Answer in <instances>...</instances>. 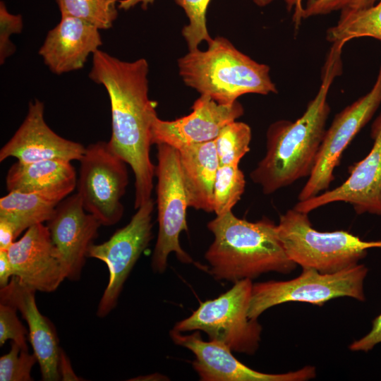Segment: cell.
Masks as SVG:
<instances>
[{
  "instance_id": "cell-1",
  "label": "cell",
  "mask_w": 381,
  "mask_h": 381,
  "mask_svg": "<svg viewBox=\"0 0 381 381\" xmlns=\"http://www.w3.org/2000/svg\"><path fill=\"white\" fill-rule=\"evenodd\" d=\"M147 73L145 59L124 61L99 49L93 54L89 73V78L108 93L111 112L108 143L133 171L136 210L152 198L155 176L150 152L157 104L148 97Z\"/></svg>"
},
{
  "instance_id": "cell-2",
  "label": "cell",
  "mask_w": 381,
  "mask_h": 381,
  "mask_svg": "<svg viewBox=\"0 0 381 381\" xmlns=\"http://www.w3.org/2000/svg\"><path fill=\"white\" fill-rule=\"evenodd\" d=\"M321 72V84L303 115L296 121H277L269 126L266 153L250 172V179L266 195L311 174L325 133L330 107V87L342 73L341 52L345 44L332 43Z\"/></svg>"
},
{
  "instance_id": "cell-3",
  "label": "cell",
  "mask_w": 381,
  "mask_h": 381,
  "mask_svg": "<svg viewBox=\"0 0 381 381\" xmlns=\"http://www.w3.org/2000/svg\"><path fill=\"white\" fill-rule=\"evenodd\" d=\"M207 227L214 240L205 258L217 280H252L270 272L289 274L296 267L278 238L277 224L268 218L251 222L230 211L216 216Z\"/></svg>"
},
{
  "instance_id": "cell-4",
  "label": "cell",
  "mask_w": 381,
  "mask_h": 381,
  "mask_svg": "<svg viewBox=\"0 0 381 381\" xmlns=\"http://www.w3.org/2000/svg\"><path fill=\"white\" fill-rule=\"evenodd\" d=\"M178 67L186 85L220 104H232L245 94L277 92L270 67L241 52L223 37L212 39L206 51H189L178 60Z\"/></svg>"
},
{
  "instance_id": "cell-5",
  "label": "cell",
  "mask_w": 381,
  "mask_h": 381,
  "mask_svg": "<svg viewBox=\"0 0 381 381\" xmlns=\"http://www.w3.org/2000/svg\"><path fill=\"white\" fill-rule=\"evenodd\" d=\"M277 232L288 257L303 268L334 273L353 267L381 241H365L349 231H319L308 214L294 208L280 216Z\"/></svg>"
},
{
  "instance_id": "cell-6",
  "label": "cell",
  "mask_w": 381,
  "mask_h": 381,
  "mask_svg": "<svg viewBox=\"0 0 381 381\" xmlns=\"http://www.w3.org/2000/svg\"><path fill=\"white\" fill-rule=\"evenodd\" d=\"M253 284L250 279L234 282L217 298L200 303L198 309L172 329L202 331L210 340L221 342L232 351L254 354L259 347L262 326L248 315Z\"/></svg>"
},
{
  "instance_id": "cell-7",
  "label": "cell",
  "mask_w": 381,
  "mask_h": 381,
  "mask_svg": "<svg viewBox=\"0 0 381 381\" xmlns=\"http://www.w3.org/2000/svg\"><path fill=\"white\" fill-rule=\"evenodd\" d=\"M368 269L364 265L334 273L303 268L297 277L286 281H267L253 284L248 315L258 320L267 309L286 302H304L322 306L339 297L365 299L363 282Z\"/></svg>"
},
{
  "instance_id": "cell-8",
  "label": "cell",
  "mask_w": 381,
  "mask_h": 381,
  "mask_svg": "<svg viewBox=\"0 0 381 381\" xmlns=\"http://www.w3.org/2000/svg\"><path fill=\"white\" fill-rule=\"evenodd\" d=\"M155 176L157 221V242L151 266L155 272L163 273L168 257L174 253L183 263L193 262L192 258L181 248L180 234L188 231L186 210L189 207L183 181L179 150L167 144H158Z\"/></svg>"
},
{
  "instance_id": "cell-9",
  "label": "cell",
  "mask_w": 381,
  "mask_h": 381,
  "mask_svg": "<svg viewBox=\"0 0 381 381\" xmlns=\"http://www.w3.org/2000/svg\"><path fill=\"white\" fill-rule=\"evenodd\" d=\"M77 193L85 210L103 226H113L123 217L121 199L128 184L126 163L98 141L85 147L80 160Z\"/></svg>"
},
{
  "instance_id": "cell-10",
  "label": "cell",
  "mask_w": 381,
  "mask_h": 381,
  "mask_svg": "<svg viewBox=\"0 0 381 381\" xmlns=\"http://www.w3.org/2000/svg\"><path fill=\"white\" fill-rule=\"evenodd\" d=\"M154 204L151 198L138 208L130 222L116 230L109 240L93 243L89 248L87 258L102 261L109 271V281L97 310L99 318L106 317L116 306L126 280L153 237Z\"/></svg>"
},
{
  "instance_id": "cell-11",
  "label": "cell",
  "mask_w": 381,
  "mask_h": 381,
  "mask_svg": "<svg viewBox=\"0 0 381 381\" xmlns=\"http://www.w3.org/2000/svg\"><path fill=\"white\" fill-rule=\"evenodd\" d=\"M381 104V64L370 90L335 115L325 131L315 164L298 195L303 201L325 192L334 181L342 153Z\"/></svg>"
},
{
  "instance_id": "cell-12",
  "label": "cell",
  "mask_w": 381,
  "mask_h": 381,
  "mask_svg": "<svg viewBox=\"0 0 381 381\" xmlns=\"http://www.w3.org/2000/svg\"><path fill=\"white\" fill-rule=\"evenodd\" d=\"M373 145L369 153L349 169V176L338 187L303 201L294 207L308 214L335 202L351 204L355 212L381 216V113L371 128Z\"/></svg>"
},
{
  "instance_id": "cell-13",
  "label": "cell",
  "mask_w": 381,
  "mask_h": 381,
  "mask_svg": "<svg viewBox=\"0 0 381 381\" xmlns=\"http://www.w3.org/2000/svg\"><path fill=\"white\" fill-rule=\"evenodd\" d=\"M170 337L176 344L193 352V368L202 381H306L316 377V368L310 365L285 373L256 371L237 360L225 344L203 341L198 331L182 334L171 329Z\"/></svg>"
},
{
  "instance_id": "cell-14",
  "label": "cell",
  "mask_w": 381,
  "mask_h": 381,
  "mask_svg": "<svg viewBox=\"0 0 381 381\" xmlns=\"http://www.w3.org/2000/svg\"><path fill=\"white\" fill-rule=\"evenodd\" d=\"M47 226L66 278L78 280L101 224L85 210L76 193L58 204Z\"/></svg>"
},
{
  "instance_id": "cell-15",
  "label": "cell",
  "mask_w": 381,
  "mask_h": 381,
  "mask_svg": "<svg viewBox=\"0 0 381 381\" xmlns=\"http://www.w3.org/2000/svg\"><path fill=\"white\" fill-rule=\"evenodd\" d=\"M192 112L174 121L155 117L152 126V143L167 144L176 149L215 140L221 130L243 114L242 105L220 104L207 95H200Z\"/></svg>"
},
{
  "instance_id": "cell-16",
  "label": "cell",
  "mask_w": 381,
  "mask_h": 381,
  "mask_svg": "<svg viewBox=\"0 0 381 381\" xmlns=\"http://www.w3.org/2000/svg\"><path fill=\"white\" fill-rule=\"evenodd\" d=\"M44 114L43 102L37 99L30 102L24 121L0 150L1 162L8 157H15L22 163L50 159L80 160L85 147L52 131L47 124Z\"/></svg>"
},
{
  "instance_id": "cell-17",
  "label": "cell",
  "mask_w": 381,
  "mask_h": 381,
  "mask_svg": "<svg viewBox=\"0 0 381 381\" xmlns=\"http://www.w3.org/2000/svg\"><path fill=\"white\" fill-rule=\"evenodd\" d=\"M7 253L13 276L36 291L53 292L66 279L44 223L28 228Z\"/></svg>"
},
{
  "instance_id": "cell-18",
  "label": "cell",
  "mask_w": 381,
  "mask_h": 381,
  "mask_svg": "<svg viewBox=\"0 0 381 381\" xmlns=\"http://www.w3.org/2000/svg\"><path fill=\"white\" fill-rule=\"evenodd\" d=\"M36 291L13 276L8 284L0 289V302L12 305L21 313L28 327L29 339L39 363L42 380H60L58 360L61 347L52 322L41 314L35 301Z\"/></svg>"
},
{
  "instance_id": "cell-19",
  "label": "cell",
  "mask_w": 381,
  "mask_h": 381,
  "mask_svg": "<svg viewBox=\"0 0 381 381\" xmlns=\"http://www.w3.org/2000/svg\"><path fill=\"white\" fill-rule=\"evenodd\" d=\"M102 44L99 29L79 18L61 16L48 32L39 54L52 72L60 75L83 68Z\"/></svg>"
},
{
  "instance_id": "cell-20",
  "label": "cell",
  "mask_w": 381,
  "mask_h": 381,
  "mask_svg": "<svg viewBox=\"0 0 381 381\" xmlns=\"http://www.w3.org/2000/svg\"><path fill=\"white\" fill-rule=\"evenodd\" d=\"M71 162L50 159L32 163L16 162L8 170V192L43 193L61 200L76 188L77 176Z\"/></svg>"
},
{
  "instance_id": "cell-21",
  "label": "cell",
  "mask_w": 381,
  "mask_h": 381,
  "mask_svg": "<svg viewBox=\"0 0 381 381\" xmlns=\"http://www.w3.org/2000/svg\"><path fill=\"white\" fill-rule=\"evenodd\" d=\"M177 150L189 207L213 212V188L219 167L214 140Z\"/></svg>"
},
{
  "instance_id": "cell-22",
  "label": "cell",
  "mask_w": 381,
  "mask_h": 381,
  "mask_svg": "<svg viewBox=\"0 0 381 381\" xmlns=\"http://www.w3.org/2000/svg\"><path fill=\"white\" fill-rule=\"evenodd\" d=\"M61 201L43 193L8 192L0 199V218L13 225L18 237L30 226L49 221Z\"/></svg>"
},
{
  "instance_id": "cell-23",
  "label": "cell",
  "mask_w": 381,
  "mask_h": 381,
  "mask_svg": "<svg viewBox=\"0 0 381 381\" xmlns=\"http://www.w3.org/2000/svg\"><path fill=\"white\" fill-rule=\"evenodd\" d=\"M359 37H372L381 42V0L367 8L340 12L337 24L326 32V39L331 43L346 44Z\"/></svg>"
},
{
  "instance_id": "cell-24",
  "label": "cell",
  "mask_w": 381,
  "mask_h": 381,
  "mask_svg": "<svg viewBox=\"0 0 381 381\" xmlns=\"http://www.w3.org/2000/svg\"><path fill=\"white\" fill-rule=\"evenodd\" d=\"M61 16L83 20L99 30L112 27L119 0H56Z\"/></svg>"
},
{
  "instance_id": "cell-25",
  "label": "cell",
  "mask_w": 381,
  "mask_h": 381,
  "mask_svg": "<svg viewBox=\"0 0 381 381\" xmlns=\"http://www.w3.org/2000/svg\"><path fill=\"white\" fill-rule=\"evenodd\" d=\"M245 186V176L238 166L219 167L213 188V212L216 216L231 211L240 200Z\"/></svg>"
},
{
  "instance_id": "cell-26",
  "label": "cell",
  "mask_w": 381,
  "mask_h": 381,
  "mask_svg": "<svg viewBox=\"0 0 381 381\" xmlns=\"http://www.w3.org/2000/svg\"><path fill=\"white\" fill-rule=\"evenodd\" d=\"M251 136L250 126L243 122L234 121L226 124L214 140L219 166H238L250 151Z\"/></svg>"
},
{
  "instance_id": "cell-27",
  "label": "cell",
  "mask_w": 381,
  "mask_h": 381,
  "mask_svg": "<svg viewBox=\"0 0 381 381\" xmlns=\"http://www.w3.org/2000/svg\"><path fill=\"white\" fill-rule=\"evenodd\" d=\"M183 8L188 18L189 23L184 26L182 34L189 51L198 49L202 41L207 44L212 40L206 25V13L210 0H175Z\"/></svg>"
},
{
  "instance_id": "cell-28",
  "label": "cell",
  "mask_w": 381,
  "mask_h": 381,
  "mask_svg": "<svg viewBox=\"0 0 381 381\" xmlns=\"http://www.w3.org/2000/svg\"><path fill=\"white\" fill-rule=\"evenodd\" d=\"M37 361L35 353L12 341L9 352L0 358L1 381H31L32 369Z\"/></svg>"
},
{
  "instance_id": "cell-29",
  "label": "cell",
  "mask_w": 381,
  "mask_h": 381,
  "mask_svg": "<svg viewBox=\"0 0 381 381\" xmlns=\"http://www.w3.org/2000/svg\"><path fill=\"white\" fill-rule=\"evenodd\" d=\"M18 310L11 304L0 302V346L10 339L23 350L28 351V331L17 315Z\"/></svg>"
},
{
  "instance_id": "cell-30",
  "label": "cell",
  "mask_w": 381,
  "mask_h": 381,
  "mask_svg": "<svg viewBox=\"0 0 381 381\" xmlns=\"http://www.w3.org/2000/svg\"><path fill=\"white\" fill-rule=\"evenodd\" d=\"M380 0H307L303 19L326 15L334 11H358L369 8Z\"/></svg>"
},
{
  "instance_id": "cell-31",
  "label": "cell",
  "mask_w": 381,
  "mask_h": 381,
  "mask_svg": "<svg viewBox=\"0 0 381 381\" xmlns=\"http://www.w3.org/2000/svg\"><path fill=\"white\" fill-rule=\"evenodd\" d=\"M23 19L20 14H12L4 1L0 2V64L15 52V46L10 40L12 34L21 32Z\"/></svg>"
},
{
  "instance_id": "cell-32",
  "label": "cell",
  "mask_w": 381,
  "mask_h": 381,
  "mask_svg": "<svg viewBox=\"0 0 381 381\" xmlns=\"http://www.w3.org/2000/svg\"><path fill=\"white\" fill-rule=\"evenodd\" d=\"M381 342V314L373 321L371 330L363 337L352 342L349 348L353 351L368 352Z\"/></svg>"
},
{
  "instance_id": "cell-33",
  "label": "cell",
  "mask_w": 381,
  "mask_h": 381,
  "mask_svg": "<svg viewBox=\"0 0 381 381\" xmlns=\"http://www.w3.org/2000/svg\"><path fill=\"white\" fill-rule=\"evenodd\" d=\"M253 2L258 6L263 7L270 3L273 0H253ZM286 9L289 11L294 10L292 20L296 30L299 28L303 20V0H284Z\"/></svg>"
},
{
  "instance_id": "cell-34",
  "label": "cell",
  "mask_w": 381,
  "mask_h": 381,
  "mask_svg": "<svg viewBox=\"0 0 381 381\" xmlns=\"http://www.w3.org/2000/svg\"><path fill=\"white\" fill-rule=\"evenodd\" d=\"M58 370L61 380L78 381L83 380L74 373L68 357L61 348L59 355Z\"/></svg>"
},
{
  "instance_id": "cell-35",
  "label": "cell",
  "mask_w": 381,
  "mask_h": 381,
  "mask_svg": "<svg viewBox=\"0 0 381 381\" xmlns=\"http://www.w3.org/2000/svg\"><path fill=\"white\" fill-rule=\"evenodd\" d=\"M16 238L13 225L6 219L0 218V250H8Z\"/></svg>"
},
{
  "instance_id": "cell-36",
  "label": "cell",
  "mask_w": 381,
  "mask_h": 381,
  "mask_svg": "<svg viewBox=\"0 0 381 381\" xmlns=\"http://www.w3.org/2000/svg\"><path fill=\"white\" fill-rule=\"evenodd\" d=\"M13 276L7 250H0V287L6 286Z\"/></svg>"
},
{
  "instance_id": "cell-37",
  "label": "cell",
  "mask_w": 381,
  "mask_h": 381,
  "mask_svg": "<svg viewBox=\"0 0 381 381\" xmlns=\"http://www.w3.org/2000/svg\"><path fill=\"white\" fill-rule=\"evenodd\" d=\"M155 0H119L118 8L127 11L141 4L143 9H147L149 4H153Z\"/></svg>"
},
{
  "instance_id": "cell-38",
  "label": "cell",
  "mask_w": 381,
  "mask_h": 381,
  "mask_svg": "<svg viewBox=\"0 0 381 381\" xmlns=\"http://www.w3.org/2000/svg\"><path fill=\"white\" fill-rule=\"evenodd\" d=\"M163 377H165L158 373H154V374L148 375L146 376L138 377L133 379H131L129 380H164V379H162Z\"/></svg>"
}]
</instances>
